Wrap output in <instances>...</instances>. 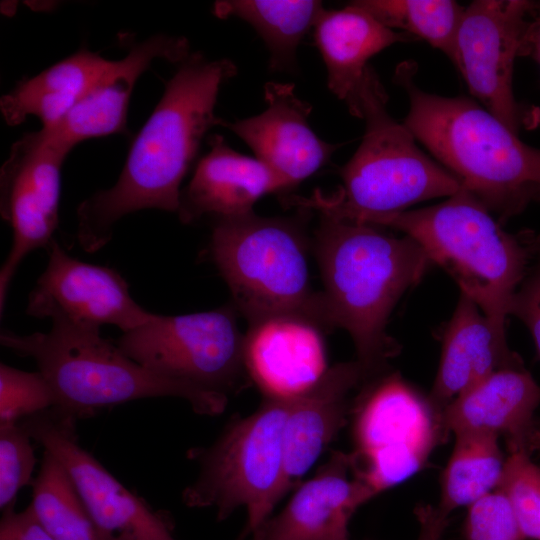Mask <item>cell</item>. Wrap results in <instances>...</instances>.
<instances>
[{
  "mask_svg": "<svg viewBox=\"0 0 540 540\" xmlns=\"http://www.w3.org/2000/svg\"><path fill=\"white\" fill-rule=\"evenodd\" d=\"M237 74L229 59L192 53L165 84L164 93L134 139L117 182L77 208L76 238L94 253L112 238L116 222L142 209L177 213L180 184L206 132L219 125L215 105L223 84Z\"/></svg>",
  "mask_w": 540,
  "mask_h": 540,
  "instance_id": "1",
  "label": "cell"
},
{
  "mask_svg": "<svg viewBox=\"0 0 540 540\" xmlns=\"http://www.w3.org/2000/svg\"><path fill=\"white\" fill-rule=\"evenodd\" d=\"M314 246L330 331H347L356 348V360L374 378L385 374L389 360L400 350L387 334L389 317L432 262L406 235L398 237L375 225L326 215H321Z\"/></svg>",
  "mask_w": 540,
  "mask_h": 540,
  "instance_id": "2",
  "label": "cell"
},
{
  "mask_svg": "<svg viewBox=\"0 0 540 540\" xmlns=\"http://www.w3.org/2000/svg\"><path fill=\"white\" fill-rule=\"evenodd\" d=\"M416 70L404 61L394 74L409 98L403 124L415 139L501 223L540 202V149L469 98L421 90Z\"/></svg>",
  "mask_w": 540,
  "mask_h": 540,
  "instance_id": "3",
  "label": "cell"
},
{
  "mask_svg": "<svg viewBox=\"0 0 540 540\" xmlns=\"http://www.w3.org/2000/svg\"><path fill=\"white\" fill-rule=\"evenodd\" d=\"M388 95L368 65L349 112L365 121L361 144L340 169L341 188L331 196L319 191L310 198H292L305 209L358 223L406 211L438 197H450L459 181L416 144L409 129L387 111Z\"/></svg>",
  "mask_w": 540,
  "mask_h": 540,
  "instance_id": "4",
  "label": "cell"
},
{
  "mask_svg": "<svg viewBox=\"0 0 540 540\" xmlns=\"http://www.w3.org/2000/svg\"><path fill=\"white\" fill-rule=\"evenodd\" d=\"M461 188L439 204L376 219L416 241L491 322L506 328L511 299L528 273L540 242L534 232L512 234Z\"/></svg>",
  "mask_w": 540,
  "mask_h": 540,
  "instance_id": "5",
  "label": "cell"
},
{
  "mask_svg": "<svg viewBox=\"0 0 540 540\" xmlns=\"http://www.w3.org/2000/svg\"><path fill=\"white\" fill-rule=\"evenodd\" d=\"M0 343L36 362L55 394L52 409L74 420L152 397L181 398L195 413L209 416L223 413L228 404L141 366L103 338L100 328L54 319L46 333L2 331Z\"/></svg>",
  "mask_w": 540,
  "mask_h": 540,
  "instance_id": "6",
  "label": "cell"
},
{
  "mask_svg": "<svg viewBox=\"0 0 540 540\" xmlns=\"http://www.w3.org/2000/svg\"><path fill=\"white\" fill-rule=\"evenodd\" d=\"M305 244L295 219L253 212L216 220L210 257L248 323L297 313L330 331L321 294L311 288Z\"/></svg>",
  "mask_w": 540,
  "mask_h": 540,
  "instance_id": "7",
  "label": "cell"
},
{
  "mask_svg": "<svg viewBox=\"0 0 540 540\" xmlns=\"http://www.w3.org/2000/svg\"><path fill=\"white\" fill-rule=\"evenodd\" d=\"M293 399L264 398L255 412L228 422L211 446L190 449L187 456L200 471L182 492L184 504L215 507L218 521L244 507V535L266 521L288 491L284 428Z\"/></svg>",
  "mask_w": 540,
  "mask_h": 540,
  "instance_id": "8",
  "label": "cell"
},
{
  "mask_svg": "<svg viewBox=\"0 0 540 540\" xmlns=\"http://www.w3.org/2000/svg\"><path fill=\"white\" fill-rule=\"evenodd\" d=\"M243 338L230 307L184 315L153 314L116 345L163 377L228 403L248 383Z\"/></svg>",
  "mask_w": 540,
  "mask_h": 540,
  "instance_id": "9",
  "label": "cell"
},
{
  "mask_svg": "<svg viewBox=\"0 0 540 540\" xmlns=\"http://www.w3.org/2000/svg\"><path fill=\"white\" fill-rule=\"evenodd\" d=\"M537 2L475 0L465 7L451 61L470 93L515 134L539 123V110L513 91L516 58L528 56Z\"/></svg>",
  "mask_w": 540,
  "mask_h": 540,
  "instance_id": "10",
  "label": "cell"
},
{
  "mask_svg": "<svg viewBox=\"0 0 540 540\" xmlns=\"http://www.w3.org/2000/svg\"><path fill=\"white\" fill-rule=\"evenodd\" d=\"M353 452L366 482L379 494L413 475L440 437L437 416L396 374L368 382L356 402Z\"/></svg>",
  "mask_w": 540,
  "mask_h": 540,
  "instance_id": "11",
  "label": "cell"
},
{
  "mask_svg": "<svg viewBox=\"0 0 540 540\" xmlns=\"http://www.w3.org/2000/svg\"><path fill=\"white\" fill-rule=\"evenodd\" d=\"M71 149L42 128L13 143L0 171V213L12 230L0 270V312L12 279L32 251L47 248L59 223L61 169Z\"/></svg>",
  "mask_w": 540,
  "mask_h": 540,
  "instance_id": "12",
  "label": "cell"
},
{
  "mask_svg": "<svg viewBox=\"0 0 540 540\" xmlns=\"http://www.w3.org/2000/svg\"><path fill=\"white\" fill-rule=\"evenodd\" d=\"M75 421L49 409L19 423L66 468L104 540H176L164 513L154 511L80 446Z\"/></svg>",
  "mask_w": 540,
  "mask_h": 540,
  "instance_id": "13",
  "label": "cell"
},
{
  "mask_svg": "<svg viewBox=\"0 0 540 540\" xmlns=\"http://www.w3.org/2000/svg\"><path fill=\"white\" fill-rule=\"evenodd\" d=\"M46 250L48 264L29 294L28 315L95 328L113 325L123 333L153 315L135 302L128 283L114 269L70 256L55 239Z\"/></svg>",
  "mask_w": 540,
  "mask_h": 540,
  "instance_id": "14",
  "label": "cell"
},
{
  "mask_svg": "<svg viewBox=\"0 0 540 540\" xmlns=\"http://www.w3.org/2000/svg\"><path fill=\"white\" fill-rule=\"evenodd\" d=\"M324 332L318 321L297 313L249 323L244 363L264 398L293 399L320 381L330 368Z\"/></svg>",
  "mask_w": 540,
  "mask_h": 540,
  "instance_id": "15",
  "label": "cell"
},
{
  "mask_svg": "<svg viewBox=\"0 0 540 540\" xmlns=\"http://www.w3.org/2000/svg\"><path fill=\"white\" fill-rule=\"evenodd\" d=\"M294 88L292 83L267 82V108L262 113L234 122L221 119L219 124L240 137L287 189L328 163L338 147L323 141L311 129L308 117L312 106L299 99Z\"/></svg>",
  "mask_w": 540,
  "mask_h": 540,
  "instance_id": "16",
  "label": "cell"
},
{
  "mask_svg": "<svg viewBox=\"0 0 540 540\" xmlns=\"http://www.w3.org/2000/svg\"><path fill=\"white\" fill-rule=\"evenodd\" d=\"M376 495L357 475L353 453L331 451L284 509L252 533V540H349L352 515Z\"/></svg>",
  "mask_w": 540,
  "mask_h": 540,
  "instance_id": "17",
  "label": "cell"
},
{
  "mask_svg": "<svg viewBox=\"0 0 540 540\" xmlns=\"http://www.w3.org/2000/svg\"><path fill=\"white\" fill-rule=\"evenodd\" d=\"M188 40L154 35L134 45L128 54L112 61L82 99L54 127L45 129L58 143L73 149L78 143L122 133L133 88L154 60L182 62L190 55Z\"/></svg>",
  "mask_w": 540,
  "mask_h": 540,
  "instance_id": "18",
  "label": "cell"
},
{
  "mask_svg": "<svg viewBox=\"0 0 540 540\" xmlns=\"http://www.w3.org/2000/svg\"><path fill=\"white\" fill-rule=\"evenodd\" d=\"M375 379L358 360L338 363L292 401L284 428L288 490L312 467L354 414L360 391Z\"/></svg>",
  "mask_w": 540,
  "mask_h": 540,
  "instance_id": "19",
  "label": "cell"
},
{
  "mask_svg": "<svg viewBox=\"0 0 540 540\" xmlns=\"http://www.w3.org/2000/svg\"><path fill=\"white\" fill-rule=\"evenodd\" d=\"M208 144V153L181 190L177 214L182 223L204 216L216 220L245 216L253 213L254 204L264 195L287 189L271 168L233 150L223 136H211Z\"/></svg>",
  "mask_w": 540,
  "mask_h": 540,
  "instance_id": "20",
  "label": "cell"
},
{
  "mask_svg": "<svg viewBox=\"0 0 540 540\" xmlns=\"http://www.w3.org/2000/svg\"><path fill=\"white\" fill-rule=\"evenodd\" d=\"M523 364L507 345L506 329L495 326L461 293L442 338L437 374L428 402L437 416L457 396L506 367Z\"/></svg>",
  "mask_w": 540,
  "mask_h": 540,
  "instance_id": "21",
  "label": "cell"
},
{
  "mask_svg": "<svg viewBox=\"0 0 540 540\" xmlns=\"http://www.w3.org/2000/svg\"><path fill=\"white\" fill-rule=\"evenodd\" d=\"M540 404V386L523 364L502 368L451 401L439 414L441 439L449 433L481 431L521 446Z\"/></svg>",
  "mask_w": 540,
  "mask_h": 540,
  "instance_id": "22",
  "label": "cell"
},
{
  "mask_svg": "<svg viewBox=\"0 0 540 540\" xmlns=\"http://www.w3.org/2000/svg\"><path fill=\"white\" fill-rule=\"evenodd\" d=\"M415 38L394 31L352 2L324 10L314 26V40L327 69L329 90L348 108L354 102L368 60L385 48Z\"/></svg>",
  "mask_w": 540,
  "mask_h": 540,
  "instance_id": "23",
  "label": "cell"
},
{
  "mask_svg": "<svg viewBox=\"0 0 540 540\" xmlns=\"http://www.w3.org/2000/svg\"><path fill=\"white\" fill-rule=\"evenodd\" d=\"M112 60L81 49L39 74L21 81L2 96L0 110L10 126L29 116L37 117L42 128L57 125L108 69Z\"/></svg>",
  "mask_w": 540,
  "mask_h": 540,
  "instance_id": "24",
  "label": "cell"
},
{
  "mask_svg": "<svg viewBox=\"0 0 540 540\" xmlns=\"http://www.w3.org/2000/svg\"><path fill=\"white\" fill-rule=\"evenodd\" d=\"M324 10L316 0H221L213 6L218 18L234 16L253 26L270 52L271 70L293 66L299 43Z\"/></svg>",
  "mask_w": 540,
  "mask_h": 540,
  "instance_id": "25",
  "label": "cell"
},
{
  "mask_svg": "<svg viewBox=\"0 0 540 540\" xmlns=\"http://www.w3.org/2000/svg\"><path fill=\"white\" fill-rule=\"evenodd\" d=\"M454 436V447L441 477L438 504L449 514L495 491L506 461L498 434L469 431Z\"/></svg>",
  "mask_w": 540,
  "mask_h": 540,
  "instance_id": "26",
  "label": "cell"
},
{
  "mask_svg": "<svg viewBox=\"0 0 540 540\" xmlns=\"http://www.w3.org/2000/svg\"><path fill=\"white\" fill-rule=\"evenodd\" d=\"M32 487L30 506L55 540H104L72 477L48 450Z\"/></svg>",
  "mask_w": 540,
  "mask_h": 540,
  "instance_id": "27",
  "label": "cell"
},
{
  "mask_svg": "<svg viewBox=\"0 0 540 540\" xmlns=\"http://www.w3.org/2000/svg\"><path fill=\"white\" fill-rule=\"evenodd\" d=\"M353 4L384 26L427 41L450 60L465 10L453 0H358Z\"/></svg>",
  "mask_w": 540,
  "mask_h": 540,
  "instance_id": "28",
  "label": "cell"
},
{
  "mask_svg": "<svg viewBox=\"0 0 540 540\" xmlns=\"http://www.w3.org/2000/svg\"><path fill=\"white\" fill-rule=\"evenodd\" d=\"M508 452L497 489L508 499L525 540H540V467L521 446Z\"/></svg>",
  "mask_w": 540,
  "mask_h": 540,
  "instance_id": "29",
  "label": "cell"
},
{
  "mask_svg": "<svg viewBox=\"0 0 540 540\" xmlns=\"http://www.w3.org/2000/svg\"><path fill=\"white\" fill-rule=\"evenodd\" d=\"M53 389L40 372L0 364V424L21 420L55 406Z\"/></svg>",
  "mask_w": 540,
  "mask_h": 540,
  "instance_id": "30",
  "label": "cell"
},
{
  "mask_svg": "<svg viewBox=\"0 0 540 540\" xmlns=\"http://www.w3.org/2000/svg\"><path fill=\"white\" fill-rule=\"evenodd\" d=\"M31 436L18 423L0 424V508L14 506L21 488L30 482L36 465Z\"/></svg>",
  "mask_w": 540,
  "mask_h": 540,
  "instance_id": "31",
  "label": "cell"
},
{
  "mask_svg": "<svg viewBox=\"0 0 540 540\" xmlns=\"http://www.w3.org/2000/svg\"><path fill=\"white\" fill-rule=\"evenodd\" d=\"M465 540H525L506 496L495 490L468 507Z\"/></svg>",
  "mask_w": 540,
  "mask_h": 540,
  "instance_id": "32",
  "label": "cell"
},
{
  "mask_svg": "<svg viewBox=\"0 0 540 540\" xmlns=\"http://www.w3.org/2000/svg\"><path fill=\"white\" fill-rule=\"evenodd\" d=\"M534 261L511 299L509 315L528 328L540 359V243Z\"/></svg>",
  "mask_w": 540,
  "mask_h": 540,
  "instance_id": "33",
  "label": "cell"
},
{
  "mask_svg": "<svg viewBox=\"0 0 540 540\" xmlns=\"http://www.w3.org/2000/svg\"><path fill=\"white\" fill-rule=\"evenodd\" d=\"M0 540H55L41 525L32 507L16 512L14 506L2 511Z\"/></svg>",
  "mask_w": 540,
  "mask_h": 540,
  "instance_id": "34",
  "label": "cell"
},
{
  "mask_svg": "<svg viewBox=\"0 0 540 540\" xmlns=\"http://www.w3.org/2000/svg\"><path fill=\"white\" fill-rule=\"evenodd\" d=\"M419 523L417 540H442L449 524V513L439 506L420 505L415 509Z\"/></svg>",
  "mask_w": 540,
  "mask_h": 540,
  "instance_id": "35",
  "label": "cell"
},
{
  "mask_svg": "<svg viewBox=\"0 0 540 540\" xmlns=\"http://www.w3.org/2000/svg\"><path fill=\"white\" fill-rule=\"evenodd\" d=\"M540 66V2H537L529 38V53Z\"/></svg>",
  "mask_w": 540,
  "mask_h": 540,
  "instance_id": "36",
  "label": "cell"
},
{
  "mask_svg": "<svg viewBox=\"0 0 540 540\" xmlns=\"http://www.w3.org/2000/svg\"><path fill=\"white\" fill-rule=\"evenodd\" d=\"M521 446L529 453L540 452V419H534L532 425L524 436Z\"/></svg>",
  "mask_w": 540,
  "mask_h": 540,
  "instance_id": "37",
  "label": "cell"
}]
</instances>
